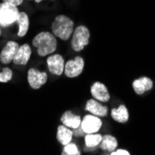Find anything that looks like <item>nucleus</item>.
Masks as SVG:
<instances>
[{
  "instance_id": "1",
  "label": "nucleus",
  "mask_w": 155,
  "mask_h": 155,
  "mask_svg": "<svg viewBox=\"0 0 155 155\" xmlns=\"http://www.w3.org/2000/svg\"><path fill=\"white\" fill-rule=\"evenodd\" d=\"M33 45L37 48V53L40 57H45L52 54L57 48V40L55 35L48 32H42L36 35L33 39Z\"/></svg>"
},
{
  "instance_id": "2",
  "label": "nucleus",
  "mask_w": 155,
  "mask_h": 155,
  "mask_svg": "<svg viewBox=\"0 0 155 155\" xmlns=\"http://www.w3.org/2000/svg\"><path fill=\"white\" fill-rule=\"evenodd\" d=\"M74 22L65 15H59L55 18L51 29L52 33L62 40H68L73 35Z\"/></svg>"
},
{
  "instance_id": "3",
  "label": "nucleus",
  "mask_w": 155,
  "mask_h": 155,
  "mask_svg": "<svg viewBox=\"0 0 155 155\" xmlns=\"http://www.w3.org/2000/svg\"><path fill=\"white\" fill-rule=\"evenodd\" d=\"M19 10L16 6L7 2L0 4V26L8 27L16 22L19 16Z\"/></svg>"
},
{
  "instance_id": "4",
  "label": "nucleus",
  "mask_w": 155,
  "mask_h": 155,
  "mask_svg": "<svg viewBox=\"0 0 155 155\" xmlns=\"http://www.w3.org/2000/svg\"><path fill=\"white\" fill-rule=\"evenodd\" d=\"M90 33L86 26L76 27L72 38V48L74 51H81L89 43Z\"/></svg>"
},
{
  "instance_id": "5",
  "label": "nucleus",
  "mask_w": 155,
  "mask_h": 155,
  "mask_svg": "<svg viewBox=\"0 0 155 155\" xmlns=\"http://www.w3.org/2000/svg\"><path fill=\"white\" fill-rule=\"evenodd\" d=\"M84 66V60L80 56H77L74 60H70L66 62L64 68V74H66L67 77L70 78L77 77L82 74Z\"/></svg>"
},
{
  "instance_id": "6",
  "label": "nucleus",
  "mask_w": 155,
  "mask_h": 155,
  "mask_svg": "<svg viewBox=\"0 0 155 155\" xmlns=\"http://www.w3.org/2000/svg\"><path fill=\"white\" fill-rule=\"evenodd\" d=\"M102 125L101 120L98 118V116L88 114L84 117L83 121L81 122V128L84 133L91 134V133H97L101 129Z\"/></svg>"
},
{
  "instance_id": "7",
  "label": "nucleus",
  "mask_w": 155,
  "mask_h": 155,
  "mask_svg": "<svg viewBox=\"0 0 155 155\" xmlns=\"http://www.w3.org/2000/svg\"><path fill=\"white\" fill-rule=\"evenodd\" d=\"M27 79H28V83H29L30 87L32 88L38 89L47 83L48 74L44 72H40L36 69L32 68L28 71Z\"/></svg>"
},
{
  "instance_id": "8",
  "label": "nucleus",
  "mask_w": 155,
  "mask_h": 155,
  "mask_svg": "<svg viewBox=\"0 0 155 155\" xmlns=\"http://www.w3.org/2000/svg\"><path fill=\"white\" fill-rule=\"evenodd\" d=\"M48 67L49 72L55 75H61L62 73H64L65 68V62L62 58V56L59 54L51 55L50 57L47 60Z\"/></svg>"
},
{
  "instance_id": "9",
  "label": "nucleus",
  "mask_w": 155,
  "mask_h": 155,
  "mask_svg": "<svg viewBox=\"0 0 155 155\" xmlns=\"http://www.w3.org/2000/svg\"><path fill=\"white\" fill-rule=\"evenodd\" d=\"M20 46L16 42L9 41L7 43L3 50L0 53V61L3 64H8L13 61V59L19 49Z\"/></svg>"
},
{
  "instance_id": "10",
  "label": "nucleus",
  "mask_w": 155,
  "mask_h": 155,
  "mask_svg": "<svg viewBox=\"0 0 155 155\" xmlns=\"http://www.w3.org/2000/svg\"><path fill=\"white\" fill-rule=\"evenodd\" d=\"M91 95L95 100L101 101V102H107L110 101V93L104 84L101 82H95L91 87Z\"/></svg>"
},
{
  "instance_id": "11",
  "label": "nucleus",
  "mask_w": 155,
  "mask_h": 155,
  "mask_svg": "<svg viewBox=\"0 0 155 155\" xmlns=\"http://www.w3.org/2000/svg\"><path fill=\"white\" fill-rule=\"evenodd\" d=\"M86 110L91 112V114L98 117H104L108 114V107L102 105L95 98L87 101L86 104Z\"/></svg>"
},
{
  "instance_id": "12",
  "label": "nucleus",
  "mask_w": 155,
  "mask_h": 155,
  "mask_svg": "<svg viewBox=\"0 0 155 155\" xmlns=\"http://www.w3.org/2000/svg\"><path fill=\"white\" fill-rule=\"evenodd\" d=\"M32 54V49L29 45L24 44L21 47L19 48L15 57L13 59L14 64H18V65H25L27 62L29 61L30 57Z\"/></svg>"
},
{
  "instance_id": "13",
  "label": "nucleus",
  "mask_w": 155,
  "mask_h": 155,
  "mask_svg": "<svg viewBox=\"0 0 155 155\" xmlns=\"http://www.w3.org/2000/svg\"><path fill=\"white\" fill-rule=\"evenodd\" d=\"M153 87V83L149 77H140L133 82V88L137 95H142L143 93L150 90Z\"/></svg>"
},
{
  "instance_id": "14",
  "label": "nucleus",
  "mask_w": 155,
  "mask_h": 155,
  "mask_svg": "<svg viewBox=\"0 0 155 155\" xmlns=\"http://www.w3.org/2000/svg\"><path fill=\"white\" fill-rule=\"evenodd\" d=\"M61 121L64 125L68 126V127L74 128V129H77L81 125L80 116L74 114V112H72L71 110H66L61 115Z\"/></svg>"
},
{
  "instance_id": "15",
  "label": "nucleus",
  "mask_w": 155,
  "mask_h": 155,
  "mask_svg": "<svg viewBox=\"0 0 155 155\" xmlns=\"http://www.w3.org/2000/svg\"><path fill=\"white\" fill-rule=\"evenodd\" d=\"M72 138H73V131L70 130L68 128V126H66L64 124L60 125L58 127V131H57L58 141L61 144H62L63 146H65L71 142Z\"/></svg>"
},
{
  "instance_id": "16",
  "label": "nucleus",
  "mask_w": 155,
  "mask_h": 155,
  "mask_svg": "<svg viewBox=\"0 0 155 155\" xmlns=\"http://www.w3.org/2000/svg\"><path fill=\"white\" fill-rule=\"evenodd\" d=\"M111 117L118 123L124 124L128 121L129 118L128 110L124 105H121L118 108H114L111 110Z\"/></svg>"
},
{
  "instance_id": "17",
  "label": "nucleus",
  "mask_w": 155,
  "mask_h": 155,
  "mask_svg": "<svg viewBox=\"0 0 155 155\" xmlns=\"http://www.w3.org/2000/svg\"><path fill=\"white\" fill-rule=\"evenodd\" d=\"M118 147V141L117 139L110 135H105L102 137L101 142V149L106 151H114Z\"/></svg>"
},
{
  "instance_id": "18",
  "label": "nucleus",
  "mask_w": 155,
  "mask_h": 155,
  "mask_svg": "<svg viewBox=\"0 0 155 155\" xmlns=\"http://www.w3.org/2000/svg\"><path fill=\"white\" fill-rule=\"evenodd\" d=\"M16 22L19 25V33L18 35L19 36H24L29 29V18H28L27 14L25 12H20L19 16L17 18Z\"/></svg>"
},
{
  "instance_id": "19",
  "label": "nucleus",
  "mask_w": 155,
  "mask_h": 155,
  "mask_svg": "<svg viewBox=\"0 0 155 155\" xmlns=\"http://www.w3.org/2000/svg\"><path fill=\"white\" fill-rule=\"evenodd\" d=\"M102 139V136L100 134L91 133L87 134L84 137V141H86V145L88 148H95L96 146L100 145Z\"/></svg>"
},
{
  "instance_id": "20",
  "label": "nucleus",
  "mask_w": 155,
  "mask_h": 155,
  "mask_svg": "<svg viewBox=\"0 0 155 155\" xmlns=\"http://www.w3.org/2000/svg\"><path fill=\"white\" fill-rule=\"evenodd\" d=\"M62 154H66V155H80L81 152L79 151V150L77 149V146L74 143H71L64 146V149L62 150Z\"/></svg>"
},
{
  "instance_id": "21",
  "label": "nucleus",
  "mask_w": 155,
  "mask_h": 155,
  "mask_svg": "<svg viewBox=\"0 0 155 155\" xmlns=\"http://www.w3.org/2000/svg\"><path fill=\"white\" fill-rule=\"evenodd\" d=\"M12 78V71L8 68H4L2 71H0V82L7 83L10 81Z\"/></svg>"
},
{
  "instance_id": "22",
  "label": "nucleus",
  "mask_w": 155,
  "mask_h": 155,
  "mask_svg": "<svg viewBox=\"0 0 155 155\" xmlns=\"http://www.w3.org/2000/svg\"><path fill=\"white\" fill-rule=\"evenodd\" d=\"M111 155H129L130 153L125 150H116L110 152Z\"/></svg>"
},
{
  "instance_id": "23",
  "label": "nucleus",
  "mask_w": 155,
  "mask_h": 155,
  "mask_svg": "<svg viewBox=\"0 0 155 155\" xmlns=\"http://www.w3.org/2000/svg\"><path fill=\"white\" fill-rule=\"evenodd\" d=\"M3 2H7V3H9L11 5H14V6H20L21 5L22 3V0H3Z\"/></svg>"
},
{
  "instance_id": "24",
  "label": "nucleus",
  "mask_w": 155,
  "mask_h": 155,
  "mask_svg": "<svg viewBox=\"0 0 155 155\" xmlns=\"http://www.w3.org/2000/svg\"><path fill=\"white\" fill-rule=\"evenodd\" d=\"M35 1L36 3H40V2L42 1V0H35Z\"/></svg>"
},
{
  "instance_id": "25",
  "label": "nucleus",
  "mask_w": 155,
  "mask_h": 155,
  "mask_svg": "<svg viewBox=\"0 0 155 155\" xmlns=\"http://www.w3.org/2000/svg\"><path fill=\"white\" fill-rule=\"evenodd\" d=\"M0 34H1V30H0Z\"/></svg>"
}]
</instances>
